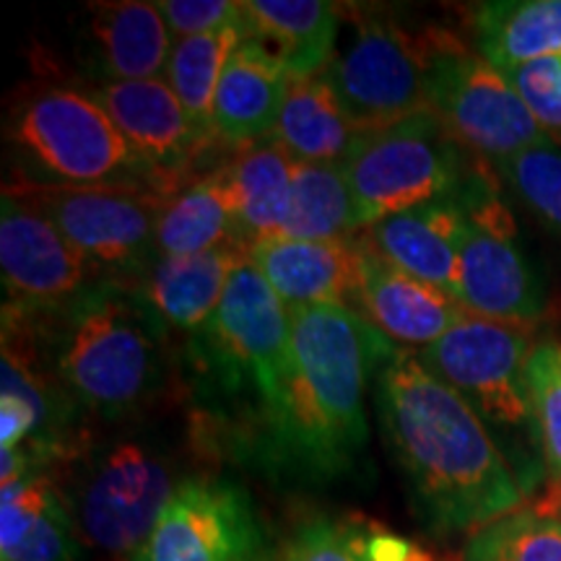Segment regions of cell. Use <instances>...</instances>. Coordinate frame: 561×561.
<instances>
[{
  "instance_id": "cell-2",
  "label": "cell",
  "mask_w": 561,
  "mask_h": 561,
  "mask_svg": "<svg viewBox=\"0 0 561 561\" xmlns=\"http://www.w3.org/2000/svg\"><path fill=\"white\" fill-rule=\"evenodd\" d=\"M396 346L348 307L291 310L289 380L278 416L252 460L278 479L339 481L367 450L364 392Z\"/></svg>"
},
{
  "instance_id": "cell-31",
  "label": "cell",
  "mask_w": 561,
  "mask_h": 561,
  "mask_svg": "<svg viewBox=\"0 0 561 561\" xmlns=\"http://www.w3.org/2000/svg\"><path fill=\"white\" fill-rule=\"evenodd\" d=\"M528 392L543 473L551 486H561V343L533 348Z\"/></svg>"
},
{
  "instance_id": "cell-9",
  "label": "cell",
  "mask_w": 561,
  "mask_h": 561,
  "mask_svg": "<svg viewBox=\"0 0 561 561\" xmlns=\"http://www.w3.org/2000/svg\"><path fill=\"white\" fill-rule=\"evenodd\" d=\"M530 354V339L520 325L468 312L416 356L460 392L483 424L500 432H528L538 442L528 392Z\"/></svg>"
},
{
  "instance_id": "cell-5",
  "label": "cell",
  "mask_w": 561,
  "mask_h": 561,
  "mask_svg": "<svg viewBox=\"0 0 561 561\" xmlns=\"http://www.w3.org/2000/svg\"><path fill=\"white\" fill-rule=\"evenodd\" d=\"M81 543L136 557L191 476L180 453L149 434L81 445L53 468Z\"/></svg>"
},
{
  "instance_id": "cell-28",
  "label": "cell",
  "mask_w": 561,
  "mask_h": 561,
  "mask_svg": "<svg viewBox=\"0 0 561 561\" xmlns=\"http://www.w3.org/2000/svg\"><path fill=\"white\" fill-rule=\"evenodd\" d=\"M250 37L248 16L224 30L198 34V37L174 39L170 60H167L164 79L178 94L195 128L208 140L216 136L214 130V100L219 89L221 73L227 68L231 53Z\"/></svg>"
},
{
  "instance_id": "cell-21",
  "label": "cell",
  "mask_w": 561,
  "mask_h": 561,
  "mask_svg": "<svg viewBox=\"0 0 561 561\" xmlns=\"http://www.w3.org/2000/svg\"><path fill=\"white\" fill-rule=\"evenodd\" d=\"M291 73L261 39L248 37L231 53L214 100L216 136L255 146L276 133Z\"/></svg>"
},
{
  "instance_id": "cell-10",
  "label": "cell",
  "mask_w": 561,
  "mask_h": 561,
  "mask_svg": "<svg viewBox=\"0 0 561 561\" xmlns=\"http://www.w3.org/2000/svg\"><path fill=\"white\" fill-rule=\"evenodd\" d=\"M430 110L460 146L496 164L549 138L507 76L455 39L430 47Z\"/></svg>"
},
{
  "instance_id": "cell-14",
  "label": "cell",
  "mask_w": 561,
  "mask_h": 561,
  "mask_svg": "<svg viewBox=\"0 0 561 561\" xmlns=\"http://www.w3.org/2000/svg\"><path fill=\"white\" fill-rule=\"evenodd\" d=\"M0 271L3 307L21 312L55 310L107 280L47 216L11 193L0 206Z\"/></svg>"
},
{
  "instance_id": "cell-20",
  "label": "cell",
  "mask_w": 561,
  "mask_h": 561,
  "mask_svg": "<svg viewBox=\"0 0 561 561\" xmlns=\"http://www.w3.org/2000/svg\"><path fill=\"white\" fill-rule=\"evenodd\" d=\"M458 195L385 216L367 227L369 248L409 276L458 299Z\"/></svg>"
},
{
  "instance_id": "cell-35",
  "label": "cell",
  "mask_w": 561,
  "mask_h": 561,
  "mask_svg": "<svg viewBox=\"0 0 561 561\" xmlns=\"http://www.w3.org/2000/svg\"><path fill=\"white\" fill-rule=\"evenodd\" d=\"M157 5L178 39L224 30L244 16V3L234 0H161Z\"/></svg>"
},
{
  "instance_id": "cell-1",
  "label": "cell",
  "mask_w": 561,
  "mask_h": 561,
  "mask_svg": "<svg viewBox=\"0 0 561 561\" xmlns=\"http://www.w3.org/2000/svg\"><path fill=\"white\" fill-rule=\"evenodd\" d=\"M392 458L434 533H479L523 507L525 489L479 413L409 351H392L375 380Z\"/></svg>"
},
{
  "instance_id": "cell-22",
  "label": "cell",
  "mask_w": 561,
  "mask_h": 561,
  "mask_svg": "<svg viewBox=\"0 0 561 561\" xmlns=\"http://www.w3.org/2000/svg\"><path fill=\"white\" fill-rule=\"evenodd\" d=\"M294 167L291 153L276 138H268L248 146L216 172L234 214L237 240L248 250L284 237L291 216Z\"/></svg>"
},
{
  "instance_id": "cell-11",
  "label": "cell",
  "mask_w": 561,
  "mask_h": 561,
  "mask_svg": "<svg viewBox=\"0 0 561 561\" xmlns=\"http://www.w3.org/2000/svg\"><path fill=\"white\" fill-rule=\"evenodd\" d=\"M9 193V191H5ZM47 216L107 280H128L153 257V231L167 195L146 187H13Z\"/></svg>"
},
{
  "instance_id": "cell-17",
  "label": "cell",
  "mask_w": 561,
  "mask_h": 561,
  "mask_svg": "<svg viewBox=\"0 0 561 561\" xmlns=\"http://www.w3.org/2000/svg\"><path fill=\"white\" fill-rule=\"evenodd\" d=\"M172 34L157 3H94L79 32V55L91 76L112 81L161 79Z\"/></svg>"
},
{
  "instance_id": "cell-34",
  "label": "cell",
  "mask_w": 561,
  "mask_h": 561,
  "mask_svg": "<svg viewBox=\"0 0 561 561\" xmlns=\"http://www.w3.org/2000/svg\"><path fill=\"white\" fill-rule=\"evenodd\" d=\"M546 136L561 133V55L502 70Z\"/></svg>"
},
{
  "instance_id": "cell-18",
  "label": "cell",
  "mask_w": 561,
  "mask_h": 561,
  "mask_svg": "<svg viewBox=\"0 0 561 561\" xmlns=\"http://www.w3.org/2000/svg\"><path fill=\"white\" fill-rule=\"evenodd\" d=\"M356 312L390 343L416 346L421 351L437 343L468 314L466 307L450 294L382 261L367 240H364Z\"/></svg>"
},
{
  "instance_id": "cell-26",
  "label": "cell",
  "mask_w": 561,
  "mask_h": 561,
  "mask_svg": "<svg viewBox=\"0 0 561 561\" xmlns=\"http://www.w3.org/2000/svg\"><path fill=\"white\" fill-rule=\"evenodd\" d=\"M473 26L479 53L500 70L561 55V0L481 3Z\"/></svg>"
},
{
  "instance_id": "cell-19",
  "label": "cell",
  "mask_w": 561,
  "mask_h": 561,
  "mask_svg": "<svg viewBox=\"0 0 561 561\" xmlns=\"http://www.w3.org/2000/svg\"><path fill=\"white\" fill-rule=\"evenodd\" d=\"M250 257L237 240L187 257L153 255L128 284L170 331L195 333L219 310L231 273Z\"/></svg>"
},
{
  "instance_id": "cell-8",
  "label": "cell",
  "mask_w": 561,
  "mask_h": 561,
  "mask_svg": "<svg viewBox=\"0 0 561 561\" xmlns=\"http://www.w3.org/2000/svg\"><path fill=\"white\" fill-rule=\"evenodd\" d=\"M458 195V301L479 318L528 325L543 312V284L525 257L494 182L471 167Z\"/></svg>"
},
{
  "instance_id": "cell-32",
  "label": "cell",
  "mask_w": 561,
  "mask_h": 561,
  "mask_svg": "<svg viewBox=\"0 0 561 561\" xmlns=\"http://www.w3.org/2000/svg\"><path fill=\"white\" fill-rule=\"evenodd\" d=\"M500 170L512 191L541 219L561 229V149L551 138L500 161Z\"/></svg>"
},
{
  "instance_id": "cell-25",
  "label": "cell",
  "mask_w": 561,
  "mask_h": 561,
  "mask_svg": "<svg viewBox=\"0 0 561 561\" xmlns=\"http://www.w3.org/2000/svg\"><path fill=\"white\" fill-rule=\"evenodd\" d=\"M250 37L278 55L291 76H312L331 66L341 13L320 0H248Z\"/></svg>"
},
{
  "instance_id": "cell-33",
  "label": "cell",
  "mask_w": 561,
  "mask_h": 561,
  "mask_svg": "<svg viewBox=\"0 0 561 561\" xmlns=\"http://www.w3.org/2000/svg\"><path fill=\"white\" fill-rule=\"evenodd\" d=\"M284 561H380L375 533L331 517L305 523L286 546Z\"/></svg>"
},
{
  "instance_id": "cell-13",
  "label": "cell",
  "mask_w": 561,
  "mask_h": 561,
  "mask_svg": "<svg viewBox=\"0 0 561 561\" xmlns=\"http://www.w3.org/2000/svg\"><path fill=\"white\" fill-rule=\"evenodd\" d=\"M133 561H268L265 533L240 483L191 476Z\"/></svg>"
},
{
  "instance_id": "cell-15",
  "label": "cell",
  "mask_w": 561,
  "mask_h": 561,
  "mask_svg": "<svg viewBox=\"0 0 561 561\" xmlns=\"http://www.w3.org/2000/svg\"><path fill=\"white\" fill-rule=\"evenodd\" d=\"M91 96L164 187H172L174 178L191 172L206 149L208 138L195 128L164 79L100 83Z\"/></svg>"
},
{
  "instance_id": "cell-24",
  "label": "cell",
  "mask_w": 561,
  "mask_h": 561,
  "mask_svg": "<svg viewBox=\"0 0 561 561\" xmlns=\"http://www.w3.org/2000/svg\"><path fill=\"white\" fill-rule=\"evenodd\" d=\"M273 136L301 164H343L362 130L348 121L328 70H320L291 76Z\"/></svg>"
},
{
  "instance_id": "cell-6",
  "label": "cell",
  "mask_w": 561,
  "mask_h": 561,
  "mask_svg": "<svg viewBox=\"0 0 561 561\" xmlns=\"http://www.w3.org/2000/svg\"><path fill=\"white\" fill-rule=\"evenodd\" d=\"M9 140L32 174V185L146 187L153 193L164 187L102 104L79 89L53 87L30 96L13 112Z\"/></svg>"
},
{
  "instance_id": "cell-30",
  "label": "cell",
  "mask_w": 561,
  "mask_h": 561,
  "mask_svg": "<svg viewBox=\"0 0 561 561\" xmlns=\"http://www.w3.org/2000/svg\"><path fill=\"white\" fill-rule=\"evenodd\" d=\"M466 561H561V515L551 510L512 512L473 533Z\"/></svg>"
},
{
  "instance_id": "cell-37",
  "label": "cell",
  "mask_w": 561,
  "mask_h": 561,
  "mask_svg": "<svg viewBox=\"0 0 561 561\" xmlns=\"http://www.w3.org/2000/svg\"><path fill=\"white\" fill-rule=\"evenodd\" d=\"M268 561H271V559H268Z\"/></svg>"
},
{
  "instance_id": "cell-16",
  "label": "cell",
  "mask_w": 561,
  "mask_h": 561,
  "mask_svg": "<svg viewBox=\"0 0 561 561\" xmlns=\"http://www.w3.org/2000/svg\"><path fill=\"white\" fill-rule=\"evenodd\" d=\"M364 240H289L255 244L250 263L289 310L359 305Z\"/></svg>"
},
{
  "instance_id": "cell-27",
  "label": "cell",
  "mask_w": 561,
  "mask_h": 561,
  "mask_svg": "<svg viewBox=\"0 0 561 561\" xmlns=\"http://www.w3.org/2000/svg\"><path fill=\"white\" fill-rule=\"evenodd\" d=\"M231 240H237L234 214H231L221 178L210 174V178L191 182L164 201L157 231H153V255H201Z\"/></svg>"
},
{
  "instance_id": "cell-4",
  "label": "cell",
  "mask_w": 561,
  "mask_h": 561,
  "mask_svg": "<svg viewBox=\"0 0 561 561\" xmlns=\"http://www.w3.org/2000/svg\"><path fill=\"white\" fill-rule=\"evenodd\" d=\"M289 354L291 310L248 257L214 318L187 335L182 364L195 401L214 421L234 424L250 455L284 405Z\"/></svg>"
},
{
  "instance_id": "cell-29",
  "label": "cell",
  "mask_w": 561,
  "mask_h": 561,
  "mask_svg": "<svg viewBox=\"0 0 561 561\" xmlns=\"http://www.w3.org/2000/svg\"><path fill=\"white\" fill-rule=\"evenodd\" d=\"M359 229L356 203L343 164L294 167L291 216L284 237L289 240H346Z\"/></svg>"
},
{
  "instance_id": "cell-12",
  "label": "cell",
  "mask_w": 561,
  "mask_h": 561,
  "mask_svg": "<svg viewBox=\"0 0 561 561\" xmlns=\"http://www.w3.org/2000/svg\"><path fill=\"white\" fill-rule=\"evenodd\" d=\"M325 70L362 133L430 110V47L382 16H364Z\"/></svg>"
},
{
  "instance_id": "cell-36",
  "label": "cell",
  "mask_w": 561,
  "mask_h": 561,
  "mask_svg": "<svg viewBox=\"0 0 561 561\" xmlns=\"http://www.w3.org/2000/svg\"><path fill=\"white\" fill-rule=\"evenodd\" d=\"M559 515H561V512H559Z\"/></svg>"
},
{
  "instance_id": "cell-3",
  "label": "cell",
  "mask_w": 561,
  "mask_h": 561,
  "mask_svg": "<svg viewBox=\"0 0 561 561\" xmlns=\"http://www.w3.org/2000/svg\"><path fill=\"white\" fill-rule=\"evenodd\" d=\"M79 411L130 419L157 401L170 375V328L121 280H100L45 312L3 307Z\"/></svg>"
},
{
  "instance_id": "cell-7",
  "label": "cell",
  "mask_w": 561,
  "mask_h": 561,
  "mask_svg": "<svg viewBox=\"0 0 561 561\" xmlns=\"http://www.w3.org/2000/svg\"><path fill=\"white\" fill-rule=\"evenodd\" d=\"M354 193L359 227L385 216L450 198L460 191L471 167L460 144L432 110L362 133L343 161Z\"/></svg>"
},
{
  "instance_id": "cell-23",
  "label": "cell",
  "mask_w": 561,
  "mask_h": 561,
  "mask_svg": "<svg viewBox=\"0 0 561 561\" xmlns=\"http://www.w3.org/2000/svg\"><path fill=\"white\" fill-rule=\"evenodd\" d=\"M81 538L53 471H32L0 494V561H79Z\"/></svg>"
}]
</instances>
